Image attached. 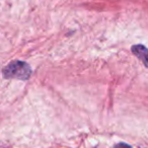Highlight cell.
<instances>
[{
    "instance_id": "cell-3",
    "label": "cell",
    "mask_w": 148,
    "mask_h": 148,
    "mask_svg": "<svg viewBox=\"0 0 148 148\" xmlns=\"http://www.w3.org/2000/svg\"><path fill=\"white\" fill-rule=\"evenodd\" d=\"M114 148H132V147L126 143H119V144H117Z\"/></svg>"
},
{
    "instance_id": "cell-2",
    "label": "cell",
    "mask_w": 148,
    "mask_h": 148,
    "mask_svg": "<svg viewBox=\"0 0 148 148\" xmlns=\"http://www.w3.org/2000/svg\"><path fill=\"white\" fill-rule=\"evenodd\" d=\"M132 53L139 58L142 63L148 68V49L143 45H135L132 47Z\"/></svg>"
},
{
    "instance_id": "cell-1",
    "label": "cell",
    "mask_w": 148,
    "mask_h": 148,
    "mask_svg": "<svg viewBox=\"0 0 148 148\" xmlns=\"http://www.w3.org/2000/svg\"><path fill=\"white\" fill-rule=\"evenodd\" d=\"M4 78H14L19 80H27L32 75V68L23 61H12L2 70Z\"/></svg>"
}]
</instances>
